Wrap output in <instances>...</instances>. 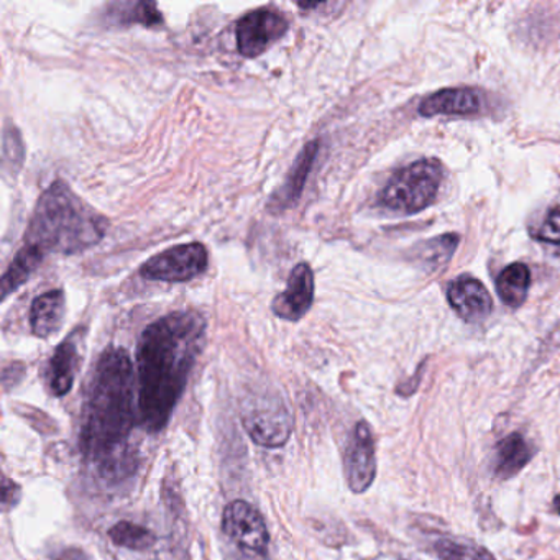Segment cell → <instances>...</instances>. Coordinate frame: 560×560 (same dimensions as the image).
<instances>
[{
	"label": "cell",
	"instance_id": "1",
	"mask_svg": "<svg viewBox=\"0 0 560 560\" xmlns=\"http://www.w3.org/2000/svg\"><path fill=\"white\" fill-rule=\"evenodd\" d=\"M206 320L195 311H176L150 324L137 349L140 424L162 431L178 405L205 347Z\"/></svg>",
	"mask_w": 560,
	"mask_h": 560
},
{
	"label": "cell",
	"instance_id": "2",
	"mask_svg": "<svg viewBox=\"0 0 560 560\" xmlns=\"http://www.w3.org/2000/svg\"><path fill=\"white\" fill-rule=\"evenodd\" d=\"M81 445L104 478L132 471L133 369L127 350L110 347L97 360L83 412Z\"/></svg>",
	"mask_w": 560,
	"mask_h": 560
},
{
	"label": "cell",
	"instance_id": "3",
	"mask_svg": "<svg viewBox=\"0 0 560 560\" xmlns=\"http://www.w3.org/2000/svg\"><path fill=\"white\" fill-rule=\"evenodd\" d=\"M106 229L104 215L74 195L67 183L55 182L35 206L25 244L37 248L45 257L78 254L100 244Z\"/></svg>",
	"mask_w": 560,
	"mask_h": 560
},
{
	"label": "cell",
	"instance_id": "4",
	"mask_svg": "<svg viewBox=\"0 0 560 560\" xmlns=\"http://www.w3.org/2000/svg\"><path fill=\"white\" fill-rule=\"evenodd\" d=\"M441 182V163L438 160H419L392 176L380 192V202L405 214L422 211L434 201Z\"/></svg>",
	"mask_w": 560,
	"mask_h": 560
},
{
	"label": "cell",
	"instance_id": "5",
	"mask_svg": "<svg viewBox=\"0 0 560 560\" xmlns=\"http://www.w3.org/2000/svg\"><path fill=\"white\" fill-rule=\"evenodd\" d=\"M208 248L199 242L175 245L156 254L140 268L143 278L165 283H186L208 270Z\"/></svg>",
	"mask_w": 560,
	"mask_h": 560
},
{
	"label": "cell",
	"instance_id": "6",
	"mask_svg": "<svg viewBox=\"0 0 560 560\" xmlns=\"http://www.w3.org/2000/svg\"><path fill=\"white\" fill-rule=\"evenodd\" d=\"M288 28L287 18L273 9L247 12L235 27L238 54L245 58L260 57L287 34Z\"/></svg>",
	"mask_w": 560,
	"mask_h": 560
},
{
	"label": "cell",
	"instance_id": "7",
	"mask_svg": "<svg viewBox=\"0 0 560 560\" xmlns=\"http://www.w3.org/2000/svg\"><path fill=\"white\" fill-rule=\"evenodd\" d=\"M222 529L241 549L265 556L270 544L267 524L257 508L244 500H235L222 514Z\"/></svg>",
	"mask_w": 560,
	"mask_h": 560
},
{
	"label": "cell",
	"instance_id": "8",
	"mask_svg": "<svg viewBox=\"0 0 560 560\" xmlns=\"http://www.w3.org/2000/svg\"><path fill=\"white\" fill-rule=\"evenodd\" d=\"M347 485L353 493H365L376 477L375 439L365 421H360L350 435L343 454Z\"/></svg>",
	"mask_w": 560,
	"mask_h": 560
},
{
	"label": "cell",
	"instance_id": "9",
	"mask_svg": "<svg viewBox=\"0 0 560 560\" xmlns=\"http://www.w3.org/2000/svg\"><path fill=\"white\" fill-rule=\"evenodd\" d=\"M244 425L248 435L264 447H281L291 435L290 412L281 402H267L245 411Z\"/></svg>",
	"mask_w": 560,
	"mask_h": 560
},
{
	"label": "cell",
	"instance_id": "10",
	"mask_svg": "<svg viewBox=\"0 0 560 560\" xmlns=\"http://www.w3.org/2000/svg\"><path fill=\"white\" fill-rule=\"evenodd\" d=\"M314 301V273L307 264H298L288 278L287 290L271 303V311L280 319L300 320L306 316Z\"/></svg>",
	"mask_w": 560,
	"mask_h": 560
},
{
	"label": "cell",
	"instance_id": "11",
	"mask_svg": "<svg viewBox=\"0 0 560 560\" xmlns=\"http://www.w3.org/2000/svg\"><path fill=\"white\" fill-rule=\"evenodd\" d=\"M317 153H319V140H313L307 143L296 162L291 166L290 173L284 178L283 185L280 189L273 192L270 201H268V209L275 214L287 211L288 208L298 202V199L303 195L304 186H306L307 178H310L311 170L316 163Z\"/></svg>",
	"mask_w": 560,
	"mask_h": 560
},
{
	"label": "cell",
	"instance_id": "12",
	"mask_svg": "<svg viewBox=\"0 0 560 560\" xmlns=\"http://www.w3.org/2000/svg\"><path fill=\"white\" fill-rule=\"evenodd\" d=\"M447 300L452 310L467 323H480L487 319L493 310L490 293L475 278L462 277L451 283Z\"/></svg>",
	"mask_w": 560,
	"mask_h": 560
},
{
	"label": "cell",
	"instance_id": "13",
	"mask_svg": "<svg viewBox=\"0 0 560 560\" xmlns=\"http://www.w3.org/2000/svg\"><path fill=\"white\" fill-rule=\"evenodd\" d=\"M78 336H80V330L71 334L57 347L48 362L47 372H45L48 389L58 398L71 392L78 369H80V339Z\"/></svg>",
	"mask_w": 560,
	"mask_h": 560
},
{
	"label": "cell",
	"instance_id": "14",
	"mask_svg": "<svg viewBox=\"0 0 560 560\" xmlns=\"http://www.w3.org/2000/svg\"><path fill=\"white\" fill-rule=\"evenodd\" d=\"M481 107L480 94L470 88L442 90L422 101L419 114L424 117L434 116H470Z\"/></svg>",
	"mask_w": 560,
	"mask_h": 560
},
{
	"label": "cell",
	"instance_id": "15",
	"mask_svg": "<svg viewBox=\"0 0 560 560\" xmlns=\"http://www.w3.org/2000/svg\"><path fill=\"white\" fill-rule=\"evenodd\" d=\"M534 445L521 432H511L501 439L494 447L493 474L501 480L520 474L533 460Z\"/></svg>",
	"mask_w": 560,
	"mask_h": 560
},
{
	"label": "cell",
	"instance_id": "16",
	"mask_svg": "<svg viewBox=\"0 0 560 560\" xmlns=\"http://www.w3.org/2000/svg\"><path fill=\"white\" fill-rule=\"evenodd\" d=\"M65 310H67V300H65L63 290H51L35 298L31 307L32 332L40 339L57 334L63 326Z\"/></svg>",
	"mask_w": 560,
	"mask_h": 560
},
{
	"label": "cell",
	"instance_id": "17",
	"mask_svg": "<svg viewBox=\"0 0 560 560\" xmlns=\"http://www.w3.org/2000/svg\"><path fill=\"white\" fill-rule=\"evenodd\" d=\"M45 255L32 245L24 244L2 277V300L18 291L40 267Z\"/></svg>",
	"mask_w": 560,
	"mask_h": 560
},
{
	"label": "cell",
	"instance_id": "18",
	"mask_svg": "<svg viewBox=\"0 0 560 560\" xmlns=\"http://www.w3.org/2000/svg\"><path fill=\"white\" fill-rule=\"evenodd\" d=\"M529 284V268L524 264L510 265L497 278L498 296L506 306L520 307L526 300Z\"/></svg>",
	"mask_w": 560,
	"mask_h": 560
},
{
	"label": "cell",
	"instance_id": "19",
	"mask_svg": "<svg viewBox=\"0 0 560 560\" xmlns=\"http://www.w3.org/2000/svg\"><path fill=\"white\" fill-rule=\"evenodd\" d=\"M109 12L116 19V24L130 25L140 24L147 28L162 27V12L155 2H124V4H113Z\"/></svg>",
	"mask_w": 560,
	"mask_h": 560
},
{
	"label": "cell",
	"instance_id": "20",
	"mask_svg": "<svg viewBox=\"0 0 560 560\" xmlns=\"http://www.w3.org/2000/svg\"><path fill=\"white\" fill-rule=\"evenodd\" d=\"M109 537L117 546L132 550L150 549L156 542L155 534L140 524L130 521H120L116 526L110 527Z\"/></svg>",
	"mask_w": 560,
	"mask_h": 560
},
{
	"label": "cell",
	"instance_id": "21",
	"mask_svg": "<svg viewBox=\"0 0 560 560\" xmlns=\"http://www.w3.org/2000/svg\"><path fill=\"white\" fill-rule=\"evenodd\" d=\"M434 552L442 560H494L487 549L467 540H438L434 544Z\"/></svg>",
	"mask_w": 560,
	"mask_h": 560
},
{
	"label": "cell",
	"instance_id": "22",
	"mask_svg": "<svg viewBox=\"0 0 560 560\" xmlns=\"http://www.w3.org/2000/svg\"><path fill=\"white\" fill-rule=\"evenodd\" d=\"M25 149L21 133L15 127L8 126L4 130V155H2V168L8 173H18L24 163Z\"/></svg>",
	"mask_w": 560,
	"mask_h": 560
},
{
	"label": "cell",
	"instance_id": "23",
	"mask_svg": "<svg viewBox=\"0 0 560 560\" xmlns=\"http://www.w3.org/2000/svg\"><path fill=\"white\" fill-rule=\"evenodd\" d=\"M534 238L546 244L560 245V209H552L542 225L534 232Z\"/></svg>",
	"mask_w": 560,
	"mask_h": 560
},
{
	"label": "cell",
	"instance_id": "24",
	"mask_svg": "<svg viewBox=\"0 0 560 560\" xmlns=\"http://www.w3.org/2000/svg\"><path fill=\"white\" fill-rule=\"evenodd\" d=\"M19 500H21V488L5 477L4 481H2V506L8 510V508L18 504Z\"/></svg>",
	"mask_w": 560,
	"mask_h": 560
},
{
	"label": "cell",
	"instance_id": "25",
	"mask_svg": "<svg viewBox=\"0 0 560 560\" xmlns=\"http://www.w3.org/2000/svg\"><path fill=\"white\" fill-rule=\"evenodd\" d=\"M55 560H88V557L83 552L77 549H67L63 552L55 556Z\"/></svg>",
	"mask_w": 560,
	"mask_h": 560
}]
</instances>
